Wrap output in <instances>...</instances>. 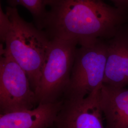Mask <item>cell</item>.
<instances>
[{
  "mask_svg": "<svg viewBox=\"0 0 128 128\" xmlns=\"http://www.w3.org/2000/svg\"><path fill=\"white\" fill-rule=\"evenodd\" d=\"M115 18L113 10L101 0H48L40 28L50 40H72L83 46L108 35Z\"/></svg>",
  "mask_w": 128,
  "mask_h": 128,
  "instance_id": "6da1fadb",
  "label": "cell"
},
{
  "mask_svg": "<svg viewBox=\"0 0 128 128\" xmlns=\"http://www.w3.org/2000/svg\"><path fill=\"white\" fill-rule=\"evenodd\" d=\"M0 39L10 56L24 70L36 90L50 40L36 25L22 18L17 8L0 12Z\"/></svg>",
  "mask_w": 128,
  "mask_h": 128,
  "instance_id": "7a4b0ae2",
  "label": "cell"
},
{
  "mask_svg": "<svg viewBox=\"0 0 128 128\" xmlns=\"http://www.w3.org/2000/svg\"><path fill=\"white\" fill-rule=\"evenodd\" d=\"M78 45L72 40H50L35 91L38 104L62 100L69 83Z\"/></svg>",
  "mask_w": 128,
  "mask_h": 128,
  "instance_id": "3957f363",
  "label": "cell"
},
{
  "mask_svg": "<svg viewBox=\"0 0 128 128\" xmlns=\"http://www.w3.org/2000/svg\"><path fill=\"white\" fill-rule=\"evenodd\" d=\"M76 48L64 99H82L102 87L105 76L107 44L101 40Z\"/></svg>",
  "mask_w": 128,
  "mask_h": 128,
  "instance_id": "277c9868",
  "label": "cell"
},
{
  "mask_svg": "<svg viewBox=\"0 0 128 128\" xmlns=\"http://www.w3.org/2000/svg\"><path fill=\"white\" fill-rule=\"evenodd\" d=\"M38 105L27 74L1 45L0 114L31 110Z\"/></svg>",
  "mask_w": 128,
  "mask_h": 128,
  "instance_id": "5b68a950",
  "label": "cell"
},
{
  "mask_svg": "<svg viewBox=\"0 0 128 128\" xmlns=\"http://www.w3.org/2000/svg\"><path fill=\"white\" fill-rule=\"evenodd\" d=\"M101 88L82 99H64L54 124L56 128H105L100 104Z\"/></svg>",
  "mask_w": 128,
  "mask_h": 128,
  "instance_id": "8992f818",
  "label": "cell"
},
{
  "mask_svg": "<svg viewBox=\"0 0 128 128\" xmlns=\"http://www.w3.org/2000/svg\"><path fill=\"white\" fill-rule=\"evenodd\" d=\"M64 99L40 104L31 110L0 114V128H48L52 126Z\"/></svg>",
  "mask_w": 128,
  "mask_h": 128,
  "instance_id": "52a82bcc",
  "label": "cell"
},
{
  "mask_svg": "<svg viewBox=\"0 0 128 128\" xmlns=\"http://www.w3.org/2000/svg\"><path fill=\"white\" fill-rule=\"evenodd\" d=\"M100 104L105 128H128V89L103 84Z\"/></svg>",
  "mask_w": 128,
  "mask_h": 128,
  "instance_id": "ba28073f",
  "label": "cell"
},
{
  "mask_svg": "<svg viewBox=\"0 0 128 128\" xmlns=\"http://www.w3.org/2000/svg\"><path fill=\"white\" fill-rule=\"evenodd\" d=\"M104 84L117 88L128 85V40L119 37L107 44Z\"/></svg>",
  "mask_w": 128,
  "mask_h": 128,
  "instance_id": "9c48e42d",
  "label": "cell"
},
{
  "mask_svg": "<svg viewBox=\"0 0 128 128\" xmlns=\"http://www.w3.org/2000/svg\"><path fill=\"white\" fill-rule=\"evenodd\" d=\"M10 7H15L20 5L25 8L32 14L40 28L45 17L46 10L48 0H6Z\"/></svg>",
  "mask_w": 128,
  "mask_h": 128,
  "instance_id": "30bf717a",
  "label": "cell"
},
{
  "mask_svg": "<svg viewBox=\"0 0 128 128\" xmlns=\"http://www.w3.org/2000/svg\"><path fill=\"white\" fill-rule=\"evenodd\" d=\"M56 128V127H55V126L53 125L52 126H51L50 127V128Z\"/></svg>",
  "mask_w": 128,
  "mask_h": 128,
  "instance_id": "8fae6325",
  "label": "cell"
}]
</instances>
